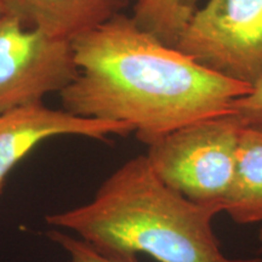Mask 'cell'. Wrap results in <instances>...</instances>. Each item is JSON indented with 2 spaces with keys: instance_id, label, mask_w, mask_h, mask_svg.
<instances>
[{
  "instance_id": "6",
  "label": "cell",
  "mask_w": 262,
  "mask_h": 262,
  "mask_svg": "<svg viewBox=\"0 0 262 262\" xmlns=\"http://www.w3.org/2000/svg\"><path fill=\"white\" fill-rule=\"evenodd\" d=\"M131 133L133 129L124 123L75 116L42 102L0 113V194L11 170L42 141L58 136L106 140Z\"/></svg>"
},
{
  "instance_id": "13",
  "label": "cell",
  "mask_w": 262,
  "mask_h": 262,
  "mask_svg": "<svg viewBox=\"0 0 262 262\" xmlns=\"http://www.w3.org/2000/svg\"><path fill=\"white\" fill-rule=\"evenodd\" d=\"M3 14H4V10H3L2 6H0V15H3Z\"/></svg>"
},
{
  "instance_id": "2",
  "label": "cell",
  "mask_w": 262,
  "mask_h": 262,
  "mask_svg": "<svg viewBox=\"0 0 262 262\" xmlns=\"http://www.w3.org/2000/svg\"><path fill=\"white\" fill-rule=\"evenodd\" d=\"M222 211L173 191L140 155L111 173L90 202L45 220L106 254H147L159 262H262L222 253L212 227Z\"/></svg>"
},
{
  "instance_id": "4",
  "label": "cell",
  "mask_w": 262,
  "mask_h": 262,
  "mask_svg": "<svg viewBox=\"0 0 262 262\" xmlns=\"http://www.w3.org/2000/svg\"><path fill=\"white\" fill-rule=\"evenodd\" d=\"M212 72L262 83V0H208L176 47Z\"/></svg>"
},
{
  "instance_id": "7",
  "label": "cell",
  "mask_w": 262,
  "mask_h": 262,
  "mask_svg": "<svg viewBox=\"0 0 262 262\" xmlns=\"http://www.w3.org/2000/svg\"><path fill=\"white\" fill-rule=\"evenodd\" d=\"M130 0H0L5 14L51 37L73 41L122 14Z\"/></svg>"
},
{
  "instance_id": "1",
  "label": "cell",
  "mask_w": 262,
  "mask_h": 262,
  "mask_svg": "<svg viewBox=\"0 0 262 262\" xmlns=\"http://www.w3.org/2000/svg\"><path fill=\"white\" fill-rule=\"evenodd\" d=\"M78 74L60 93L63 110L124 123L148 146L198 120L231 113L254 88L203 67L118 14L72 41Z\"/></svg>"
},
{
  "instance_id": "12",
  "label": "cell",
  "mask_w": 262,
  "mask_h": 262,
  "mask_svg": "<svg viewBox=\"0 0 262 262\" xmlns=\"http://www.w3.org/2000/svg\"><path fill=\"white\" fill-rule=\"evenodd\" d=\"M258 241H260V244H261V248H262V227L260 229V234H258Z\"/></svg>"
},
{
  "instance_id": "3",
  "label": "cell",
  "mask_w": 262,
  "mask_h": 262,
  "mask_svg": "<svg viewBox=\"0 0 262 262\" xmlns=\"http://www.w3.org/2000/svg\"><path fill=\"white\" fill-rule=\"evenodd\" d=\"M242 125L232 113L198 120L153 141L146 157L156 175L173 191L225 211Z\"/></svg>"
},
{
  "instance_id": "5",
  "label": "cell",
  "mask_w": 262,
  "mask_h": 262,
  "mask_svg": "<svg viewBox=\"0 0 262 262\" xmlns=\"http://www.w3.org/2000/svg\"><path fill=\"white\" fill-rule=\"evenodd\" d=\"M77 74L72 41L0 15V113L60 94Z\"/></svg>"
},
{
  "instance_id": "11",
  "label": "cell",
  "mask_w": 262,
  "mask_h": 262,
  "mask_svg": "<svg viewBox=\"0 0 262 262\" xmlns=\"http://www.w3.org/2000/svg\"><path fill=\"white\" fill-rule=\"evenodd\" d=\"M231 113L243 124H262V83L247 96L235 100L231 106Z\"/></svg>"
},
{
  "instance_id": "8",
  "label": "cell",
  "mask_w": 262,
  "mask_h": 262,
  "mask_svg": "<svg viewBox=\"0 0 262 262\" xmlns=\"http://www.w3.org/2000/svg\"><path fill=\"white\" fill-rule=\"evenodd\" d=\"M225 212L238 225L262 224V124H243L239 131Z\"/></svg>"
},
{
  "instance_id": "10",
  "label": "cell",
  "mask_w": 262,
  "mask_h": 262,
  "mask_svg": "<svg viewBox=\"0 0 262 262\" xmlns=\"http://www.w3.org/2000/svg\"><path fill=\"white\" fill-rule=\"evenodd\" d=\"M48 237L67 253V262H139L137 256L102 253L77 235L57 228L48 232Z\"/></svg>"
},
{
  "instance_id": "9",
  "label": "cell",
  "mask_w": 262,
  "mask_h": 262,
  "mask_svg": "<svg viewBox=\"0 0 262 262\" xmlns=\"http://www.w3.org/2000/svg\"><path fill=\"white\" fill-rule=\"evenodd\" d=\"M199 0H134L137 27L169 48L178 47L195 17Z\"/></svg>"
}]
</instances>
